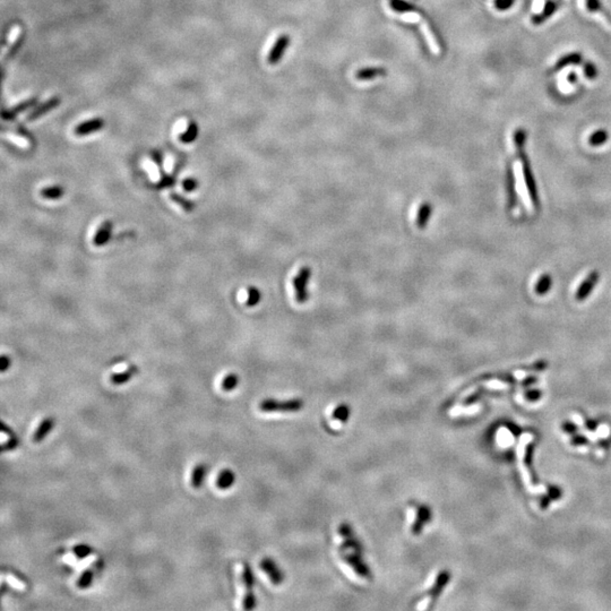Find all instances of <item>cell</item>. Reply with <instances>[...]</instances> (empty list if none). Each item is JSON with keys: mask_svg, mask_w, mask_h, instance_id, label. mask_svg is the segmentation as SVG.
<instances>
[{"mask_svg": "<svg viewBox=\"0 0 611 611\" xmlns=\"http://www.w3.org/2000/svg\"><path fill=\"white\" fill-rule=\"evenodd\" d=\"M524 139H525V134L523 131H519L515 134V145L517 146V151H519V155H520L521 161H522V170H523V175H524L526 188H527V191H529V195L532 199L533 206L539 207V197H538L536 181H534V178H533L529 161L526 160V155L524 154V151H523V146H524V143H525Z\"/></svg>", "mask_w": 611, "mask_h": 611, "instance_id": "1", "label": "cell"}, {"mask_svg": "<svg viewBox=\"0 0 611 611\" xmlns=\"http://www.w3.org/2000/svg\"><path fill=\"white\" fill-rule=\"evenodd\" d=\"M303 406L302 400L293 398L289 401H276V400H264L260 403V410L265 413L272 412H297L301 410Z\"/></svg>", "mask_w": 611, "mask_h": 611, "instance_id": "2", "label": "cell"}, {"mask_svg": "<svg viewBox=\"0 0 611 611\" xmlns=\"http://www.w3.org/2000/svg\"><path fill=\"white\" fill-rule=\"evenodd\" d=\"M241 581L243 584V588H245V594H243L242 599V608L245 610H251L256 607V598L255 594H253V583H255V579H253L251 569L248 566V564H243L242 565Z\"/></svg>", "mask_w": 611, "mask_h": 611, "instance_id": "3", "label": "cell"}, {"mask_svg": "<svg viewBox=\"0 0 611 611\" xmlns=\"http://www.w3.org/2000/svg\"><path fill=\"white\" fill-rule=\"evenodd\" d=\"M450 578V574L447 571H442L441 573L438 574V576L436 578V581H435L432 587L429 589V591L427 592V595L424 597V599L422 600L421 605L419 607V609H429L431 608V605L436 601L437 598L441 595L442 591L446 587V584L448 583Z\"/></svg>", "mask_w": 611, "mask_h": 611, "instance_id": "4", "label": "cell"}, {"mask_svg": "<svg viewBox=\"0 0 611 611\" xmlns=\"http://www.w3.org/2000/svg\"><path fill=\"white\" fill-rule=\"evenodd\" d=\"M312 277V270L308 266H303L300 268V271L297 273L296 277L293 278V288L296 291V299L300 303H303L309 299V291H308V283Z\"/></svg>", "mask_w": 611, "mask_h": 611, "instance_id": "5", "label": "cell"}, {"mask_svg": "<svg viewBox=\"0 0 611 611\" xmlns=\"http://www.w3.org/2000/svg\"><path fill=\"white\" fill-rule=\"evenodd\" d=\"M340 556L342 559H343V562L346 564V565L353 569V572L357 574V575L362 577V578H370L371 577L369 568L367 567L364 561H362L361 553L340 552Z\"/></svg>", "mask_w": 611, "mask_h": 611, "instance_id": "6", "label": "cell"}, {"mask_svg": "<svg viewBox=\"0 0 611 611\" xmlns=\"http://www.w3.org/2000/svg\"><path fill=\"white\" fill-rule=\"evenodd\" d=\"M416 519L411 526V532L414 536H419L431 519L430 508L426 505H416Z\"/></svg>", "mask_w": 611, "mask_h": 611, "instance_id": "7", "label": "cell"}, {"mask_svg": "<svg viewBox=\"0 0 611 611\" xmlns=\"http://www.w3.org/2000/svg\"><path fill=\"white\" fill-rule=\"evenodd\" d=\"M260 567L262 571L266 574L267 577L270 578V581L274 585H279L283 582V579H284L283 573H282V571H279V568L276 566V564L274 563L272 559H270V558L263 559L260 564Z\"/></svg>", "mask_w": 611, "mask_h": 611, "instance_id": "8", "label": "cell"}, {"mask_svg": "<svg viewBox=\"0 0 611 611\" xmlns=\"http://www.w3.org/2000/svg\"><path fill=\"white\" fill-rule=\"evenodd\" d=\"M599 278H600L599 272L593 271L590 273L588 277L582 282L581 287L577 289L576 294H575L576 300H578V301H582V300L587 299L590 296V293L592 292V290L594 289L595 284H597V282L599 281Z\"/></svg>", "mask_w": 611, "mask_h": 611, "instance_id": "9", "label": "cell"}, {"mask_svg": "<svg viewBox=\"0 0 611 611\" xmlns=\"http://www.w3.org/2000/svg\"><path fill=\"white\" fill-rule=\"evenodd\" d=\"M103 127H105V120L101 118H94L91 119V120H86L80 123V125L75 128V134L77 136H86L100 131Z\"/></svg>", "mask_w": 611, "mask_h": 611, "instance_id": "10", "label": "cell"}, {"mask_svg": "<svg viewBox=\"0 0 611 611\" xmlns=\"http://www.w3.org/2000/svg\"><path fill=\"white\" fill-rule=\"evenodd\" d=\"M59 103H60L59 97H57V96L51 97V99H49L48 101L43 102L42 105H40L39 107H36L34 109V110L32 112H31L30 115L28 116V120L29 121L36 120V119H39L40 117H42L43 115H45L46 112H49V111L53 110V109L58 107Z\"/></svg>", "mask_w": 611, "mask_h": 611, "instance_id": "11", "label": "cell"}, {"mask_svg": "<svg viewBox=\"0 0 611 611\" xmlns=\"http://www.w3.org/2000/svg\"><path fill=\"white\" fill-rule=\"evenodd\" d=\"M289 44V38L287 35H282L279 36L277 39L276 43L274 44V46L271 50L270 56H268V64L270 65H275L277 64L279 59H281V57L284 54V50L287 49V46Z\"/></svg>", "mask_w": 611, "mask_h": 611, "instance_id": "12", "label": "cell"}, {"mask_svg": "<svg viewBox=\"0 0 611 611\" xmlns=\"http://www.w3.org/2000/svg\"><path fill=\"white\" fill-rule=\"evenodd\" d=\"M112 229H113L112 221L107 220L103 222L102 225L99 227V230L96 231L94 240H93L94 241V245L97 247H102V246L107 245L111 238Z\"/></svg>", "mask_w": 611, "mask_h": 611, "instance_id": "13", "label": "cell"}, {"mask_svg": "<svg viewBox=\"0 0 611 611\" xmlns=\"http://www.w3.org/2000/svg\"><path fill=\"white\" fill-rule=\"evenodd\" d=\"M54 426H55L54 418H51V417L44 418L43 420L41 421V423L39 424V427L36 428L35 432L33 434V437H32L33 442L36 444L42 442L43 439L50 434V431L53 430Z\"/></svg>", "mask_w": 611, "mask_h": 611, "instance_id": "14", "label": "cell"}, {"mask_svg": "<svg viewBox=\"0 0 611 611\" xmlns=\"http://www.w3.org/2000/svg\"><path fill=\"white\" fill-rule=\"evenodd\" d=\"M36 102H38V99H36V97H32V99H29V100L20 102V103H18V105L15 106L14 108L9 109V110H5L3 112V119H5V120H12V119H14L17 115H19V113H22L23 111L28 110V109H30V108H32Z\"/></svg>", "mask_w": 611, "mask_h": 611, "instance_id": "15", "label": "cell"}, {"mask_svg": "<svg viewBox=\"0 0 611 611\" xmlns=\"http://www.w3.org/2000/svg\"><path fill=\"white\" fill-rule=\"evenodd\" d=\"M506 194H507V209L510 211L514 209L517 196L515 191V179L512 170H507V179H506Z\"/></svg>", "mask_w": 611, "mask_h": 611, "instance_id": "16", "label": "cell"}, {"mask_svg": "<svg viewBox=\"0 0 611 611\" xmlns=\"http://www.w3.org/2000/svg\"><path fill=\"white\" fill-rule=\"evenodd\" d=\"M431 212H432V207H431L430 203H428V201L427 203H422V205L419 207L418 215L416 219V224L419 229H424V227L427 226L428 221L431 216Z\"/></svg>", "mask_w": 611, "mask_h": 611, "instance_id": "17", "label": "cell"}, {"mask_svg": "<svg viewBox=\"0 0 611 611\" xmlns=\"http://www.w3.org/2000/svg\"><path fill=\"white\" fill-rule=\"evenodd\" d=\"M236 480L235 473L232 472L230 469H224L222 470L219 476H217L216 479V487L221 490H225L229 489L230 487H232Z\"/></svg>", "mask_w": 611, "mask_h": 611, "instance_id": "18", "label": "cell"}, {"mask_svg": "<svg viewBox=\"0 0 611 611\" xmlns=\"http://www.w3.org/2000/svg\"><path fill=\"white\" fill-rule=\"evenodd\" d=\"M421 32L423 33L424 38H426V41L429 45V49H430L431 53L436 56L441 54V48H439L436 38H435L434 34L431 33V30H430V28H429L427 22H423V20H421Z\"/></svg>", "mask_w": 611, "mask_h": 611, "instance_id": "19", "label": "cell"}, {"mask_svg": "<svg viewBox=\"0 0 611 611\" xmlns=\"http://www.w3.org/2000/svg\"><path fill=\"white\" fill-rule=\"evenodd\" d=\"M137 367L136 366H132L131 368H128L125 371L121 372H116V374H112L110 377V381L112 384L115 385H121L125 384V383L129 381L132 379V377L136 374L137 372Z\"/></svg>", "mask_w": 611, "mask_h": 611, "instance_id": "20", "label": "cell"}, {"mask_svg": "<svg viewBox=\"0 0 611 611\" xmlns=\"http://www.w3.org/2000/svg\"><path fill=\"white\" fill-rule=\"evenodd\" d=\"M205 474H206V465L203 463H199L195 467V469L193 470V473H191V487L195 489H199L201 485L204 482L205 479Z\"/></svg>", "mask_w": 611, "mask_h": 611, "instance_id": "21", "label": "cell"}, {"mask_svg": "<svg viewBox=\"0 0 611 611\" xmlns=\"http://www.w3.org/2000/svg\"><path fill=\"white\" fill-rule=\"evenodd\" d=\"M552 278L549 274H542L540 278L538 279L536 284V292L539 296H545V294L551 289Z\"/></svg>", "mask_w": 611, "mask_h": 611, "instance_id": "22", "label": "cell"}, {"mask_svg": "<svg viewBox=\"0 0 611 611\" xmlns=\"http://www.w3.org/2000/svg\"><path fill=\"white\" fill-rule=\"evenodd\" d=\"M170 199L172 200L173 203L177 204L178 206H180L185 212H187V213H190V212H193L195 209V204L193 203V201L187 199V198H185L184 196H181L177 193H171Z\"/></svg>", "mask_w": 611, "mask_h": 611, "instance_id": "23", "label": "cell"}, {"mask_svg": "<svg viewBox=\"0 0 611 611\" xmlns=\"http://www.w3.org/2000/svg\"><path fill=\"white\" fill-rule=\"evenodd\" d=\"M41 196L46 199H59L64 196V188L60 186H51V187H45L40 191Z\"/></svg>", "mask_w": 611, "mask_h": 611, "instance_id": "24", "label": "cell"}, {"mask_svg": "<svg viewBox=\"0 0 611 611\" xmlns=\"http://www.w3.org/2000/svg\"><path fill=\"white\" fill-rule=\"evenodd\" d=\"M385 74V70L383 68H367L361 69L355 74V77L359 81H368L376 79L378 76H383Z\"/></svg>", "mask_w": 611, "mask_h": 611, "instance_id": "25", "label": "cell"}, {"mask_svg": "<svg viewBox=\"0 0 611 611\" xmlns=\"http://www.w3.org/2000/svg\"><path fill=\"white\" fill-rule=\"evenodd\" d=\"M197 136H198V127H197V125H196L195 122H190L189 126L187 127V129H186V131L183 134H181L179 138H180V141L183 142V143L188 144V143H193L195 141V139L197 138Z\"/></svg>", "mask_w": 611, "mask_h": 611, "instance_id": "26", "label": "cell"}, {"mask_svg": "<svg viewBox=\"0 0 611 611\" xmlns=\"http://www.w3.org/2000/svg\"><path fill=\"white\" fill-rule=\"evenodd\" d=\"M238 383H239V378H238V375L234 374V372H231V374H227L223 378V380H222V383H221V387L224 392H231L238 386Z\"/></svg>", "mask_w": 611, "mask_h": 611, "instance_id": "27", "label": "cell"}, {"mask_svg": "<svg viewBox=\"0 0 611 611\" xmlns=\"http://www.w3.org/2000/svg\"><path fill=\"white\" fill-rule=\"evenodd\" d=\"M93 578H94V572H93L92 569H86V571L81 574L80 578L77 579V588L82 590L90 588L93 582Z\"/></svg>", "mask_w": 611, "mask_h": 611, "instance_id": "28", "label": "cell"}, {"mask_svg": "<svg viewBox=\"0 0 611 611\" xmlns=\"http://www.w3.org/2000/svg\"><path fill=\"white\" fill-rule=\"evenodd\" d=\"M349 414H350L349 408L346 406V405H344V404H341V405H339L333 411V416L332 417H333V419H334L335 421L343 423V422H346V420H348Z\"/></svg>", "mask_w": 611, "mask_h": 611, "instance_id": "29", "label": "cell"}, {"mask_svg": "<svg viewBox=\"0 0 611 611\" xmlns=\"http://www.w3.org/2000/svg\"><path fill=\"white\" fill-rule=\"evenodd\" d=\"M92 552V548L89 545H85V543H81V545H76L75 547H72V553L79 559H84L89 557Z\"/></svg>", "mask_w": 611, "mask_h": 611, "instance_id": "30", "label": "cell"}, {"mask_svg": "<svg viewBox=\"0 0 611 611\" xmlns=\"http://www.w3.org/2000/svg\"><path fill=\"white\" fill-rule=\"evenodd\" d=\"M261 292L260 290L256 288H249L248 290V298L246 304L249 306V307H252V306H256L258 302H260L261 300Z\"/></svg>", "mask_w": 611, "mask_h": 611, "instance_id": "31", "label": "cell"}, {"mask_svg": "<svg viewBox=\"0 0 611 611\" xmlns=\"http://www.w3.org/2000/svg\"><path fill=\"white\" fill-rule=\"evenodd\" d=\"M607 139H608V134L604 131H599V132H595L593 135L590 137V144H591L592 146H599V145L605 143Z\"/></svg>", "mask_w": 611, "mask_h": 611, "instance_id": "32", "label": "cell"}, {"mask_svg": "<svg viewBox=\"0 0 611 611\" xmlns=\"http://www.w3.org/2000/svg\"><path fill=\"white\" fill-rule=\"evenodd\" d=\"M400 18L402 20H404V22L408 23H417V22H421L422 18L419 14L417 13H404L400 15Z\"/></svg>", "mask_w": 611, "mask_h": 611, "instance_id": "33", "label": "cell"}, {"mask_svg": "<svg viewBox=\"0 0 611 611\" xmlns=\"http://www.w3.org/2000/svg\"><path fill=\"white\" fill-rule=\"evenodd\" d=\"M197 180L194 178H187L183 181V187L186 191H193L197 188Z\"/></svg>", "mask_w": 611, "mask_h": 611, "instance_id": "34", "label": "cell"}, {"mask_svg": "<svg viewBox=\"0 0 611 611\" xmlns=\"http://www.w3.org/2000/svg\"><path fill=\"white\" fill-rule=\"evenodd\" d=\"M578 61H581V57H578L577 55H573V56L567 57V58H565V60H562L561 63H559L558 67L565 66L567 64H572V63H578Z\"/></svg>", "mask_w": 611, "mask_h": 611, "instance_id": "35", "label": "cell"}, {"mask_svg": "<svg viewBox=\"0 0 611 611\" xmlns=\"http://www.w3.org/2000/svg\"><path fill=\"white\" fill-rule=\"evenodd\" d=\"M174 183V178L170 177V175H163L161 183L159 184V186H161V187H170V186H173Z\"/></svg>", "mask_w": 611, "mask_h": 611, "instance_id": "36", "label": "cell"}, {"mask_svg": "<svg viewBox=\"0 0 611 611\" xmlns=\"http://www.w3.org/2000/svg\"><path fill=\"white\" fill-rule=\"evenodd\" d=\"M20 44H22V36H17V39L14 41V43L12 44V46H10L8 56H12V55H14L15 53H16V51L18 50V48L20 46Z\"/></svg>", "mask_w": 611, "mask_h": 611, "instance_id": "37", "label": "cell"}, {"mask_svg": "<svg viewBox=\"0 0 611 611\" xmlns=\"http://www.w3.org/2000/svg\"><path fill=\"white\" fill-rule=\"evenodd\" d=\"M561 496H562V491L559 490L557 487H551V488H549V497H550V499L556 500Z\"/></svg>", "mask_w": 611, "mask_h": 611, "instance_id": "38", "label": "cell"}, {"mask_svg": "<svg viewBox=\"0 0 611 611\" xmlns=\"http://www.w3.org/2000/svg\"><path fill=\"white\" fill-rule=\"evenodd\" d=\"M525 396H526V398L529 401H537V400H539V398L541 397V392L540 391H537V390L536 391H530V392L526 393Z\"/></svg>", "mask_w": 611, "mask_h": 611, "instance_id": "39", "label": "cell"}, {"mask_svg": "<svg viewBox=\"0 0 611 611\" xmlns=\"http://www.w3.org/2000/svg\"><path fill=\"white\" fill-rule=\"evenodd\" d=\"M589 441L584 436H574L572 438V444L574 446H579V445H585L588 444Z\"/></svg>", "mask_w": 611, "mask_h": 611, "instance_id": "40", "label": "cell"}, {"mask_svg": "<svg viewBox=\"0 0 611 611\" xmlns=\"http://www.w3.org/2000/svg\"><path fill=\"white\" fill-rule=\"evenodd\" d=\"M563 429H564V431L567 432V434H572L573 435V434L576 432V426H575V424L571 423V422L563 423Z\"/></svg>", "mask_w": 611, "mask_h": 611, "instance_id": "41", "label": "cell"}, {"mask_svg": "<svg viewBox=\"0 0 611 611\" xmlns=\"http://www.w3.org/2000/svg\"><path fill=\"white\" fill-rule=\"evenodd\" d=\"M10 366V359L8 358L7 355H3L2 357V362H0V367H2V372H5Z\"/></svg>", "mask_w": 611, "mask_h": 611, "instance_id": "42", "label": "cell"}, {"mask_svg": "<svg viewBox=\"0 0 611 611\" xmlns=\"http://www.w3.org/2000/svg\"><path fill=\"white\" fill-rule=\"evenodd\" d=\"M553 10H555V5H553V4H548L547 9H546V12H545V15H541L540 18H537V22H540V20L547 18L549 16V15H550L553 12Z\"/></svg>", "mask_w": 611, "mask_h": 611, "instance_id": "43", "label": "cell"}, {"mask_svg": "<svg viewBox=\"0 0 611 611\" xmlns=\"http://www.w3.org/2000/svg\"><path fill=\"white\" fill-rule=\"evenodd\" d=\"M17 444H18L17 439L15 438V437H13L12 439H9V441H8V443H7V444H4L3 449H4V450H6V449H9V450H10V449H14L15 447L17 446Z\"/></svg>", "mask_w": 611, "mask_h": 611, "instance_id": "44", "label": "cell"}, {"mask_svg": "<svg viewBox=\"0 0 611 611\" xmlns=\"http://www.w3.org/2000/svg\"><path fill=\"white\" fill-rule=\"evenodd\" d=\"M480 397H481L480 392H475L474 394H471V396H469L468 398H465L464 404H472V403H474L476 400H479Z\"/></svg>", "mask_w": 611, "mask_h": 611, "instance_id": "45", "label": "cell"}, {"mask_svg": "<svg viewBox=\"0 0 611 611\" xmlns=\"http://www.w3.org/2000/svg\"><path fill=\"white\" fill-rule=\"evenodd\" d=\"M392 7L394 8L395 10H398V12H401V10H405V9H409V6H406V5L402 4V3H397V2H394V0H393V2H392Z\"/></svg>", "mask_w": 611, "mask_h": 611, "instance_id": "46", "label": "cell"}, {"mask_svg": "<svg viewBox=\"0 0 611 611\" xmlns=\"http://www.w3.org/2000/svg\"><path fill=\"white\" fill-rule=\"evenodd\" d=\"M588 7L590 10H592V12H597V10L600 9L599 4H597V0H588Z\"/></svg>", "mask_w": 611, "mask_h": 611, "instance_id": "47", "label": "cell"}, {"mask_svg": "<svg viewBox=\"0 0 611 611\" xmlns=\"http://www.w3.org/2000/svg\"><path fill=\"white\" fill-rule=\"evenodd\" d=\"M497 378H498V379H500V380H504V381H507V383H512V384H514V383H516V379H515V378H513V377H512V376H510V375H507V376H506V375H503V376H497Z\"/></svg>", "mask_w": 611, "mask_h": 611, "instance_id": "48", "label": "cell"}, {"mask_svg": "<svg viewBox=\"0 0 611 611\" xmlns=\"http://www.w3.org/2000/svg\"><path fill=\"white\" fill-rule=\"evenodd\" d=\"M585 71H587V75L590 77V79H593L595 76V69L591 65H588L587 68H585Z\"/></svg>", "mask_w": 611, "mask_h": 611, "instance_id": "49", "label": "cell"}, {"mask_svg": "<svg viewBox=\"0 0 611 611\" xmlns=\"http://www.w3.org/2000/svg\"><path fill=\"white\" fill-rule=\"evenodd\" d=\"M152 157H153V160H154V162H155V163L159 164V165L161 164V162H162V160H161V155H160V153H159L158 151L153 152V153H152Z\"/></svg>", "mask_w": 611, "mask_h": 611, "instance_id": "50", "label": "cell"}, {"mask_svg": "<svg viewBox=\"0 0 611 611\" xmlns=\"http://www.w3.org/2000/svg\"><path fill=\"white\" fill-rule=\"evenodd\" d=\"M549 501H550V497H543V498L541 499V503H540L541 508L546 510L549 505Z\"/></svg>", "mask_w": 611, "mask_h": 611, "instance_id": "51", "label": "cell"}, {"mask_svg": "<svg viewBox=\"0 0 611 611\" xmlns=\"http://www.w3.org/2000/svg\"><path fill=\"white\" fill-rule=\"evenodd\" d=\"M536 381H537V378L530 377V378H527V379H525L524 381H523V385H524V386H529V385H532L533 383H536Z\"/></svg>", "mask_w": 611, "mask_h": 611, "instance_id": "52", "label": "cell"}, {"mask_svg": "<svg viewBox=\"0 0 611 611\" xmlns=\"http://www.w3.org/2000/svg\"><path fill=\"white\" fill-rule=\"evenodd\" d=\"M587 428H589L590 430H594V429L597 428V423H595V421L588 420L587 421Z\"/></svg>", "mask_w": 611, "mask_h": 611, "instance_id": "53", "label": "cell"}]
</instances>
